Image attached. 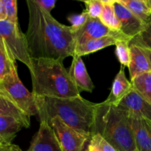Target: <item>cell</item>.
Here are the masks:
<instances>
[{"label": "cell", "mask_w": 151, "mask_h": 151, "mask_svg": "<svg viewBox=\"0 0 151 151\" xmlns=\"http://www.w3.org/2000/svg\"><path fill=\"white\" fill-rule=\"evenodd\" d=\"M26 3L29 23L25 38L31 58L64 60L73 57L76 43L72 26L59 23L32 0H26Z\"/></svg>", "instance_id": "6da1fadb"}, {"label": "cell", "mask_w": 151, "mask_h": 151, "mask_svg": "<svg viewBox=\"0 0 151 151\" xmlns=\"http://www.w3.org/2000/svg\"><path fill=\"white\" fill-rule=\"evenodd\" d=\"M40 122L49 123L52 118H60L66 125L83 134L93 135L94 111L97 103L81 95L71 98L35 97Z\"/></svg>", "instance_id": "7a4b0ae2"}, {"label": "cell", "mask_w": 151, "mask_h": 151, "mask_svg": "<svg viewBox=\"0 0 151 151\" xmlns=\"http://www.w3.org/2000/svg\"><path fill=\"white\" fill-rule=\"evenodd\" d=\"M63 62L50 58H31L29 70L34 96L71 98L81 95Z\"/></svg>", "instance_id": "3957f363"}, {"label": "cell", "mask_w": 151, "mask_h": 151, "mask_svg": "<svg viewBox=\"0 0 151 151\" xmlns=\"http://www.w3.org/2000/svg\"><path fill=\"white\" fill-rule=\"evenodd\" d=\"M94 134L101 135L118 151L137 150L129 114L111 103L104 101L96 105Z\"/></svg>", "instance_id": "277c9868"}, {"label": "cell", "mask_w": 151, "mask_h": 151, "mask_svg": "<svg viewBox=\"0 0 151 151\" xmlns=\"http://www.w3.org/2000/svg\"><path fill=\"white\" fill-rule=\"evenodd\" d=\"M0 88L27 115H38L35 98L32 92H29L22 84L18 75L17 70L6 75L0 81Z\"/></svg>", "instance_id": "5b68a950"}, {"label": "cell", "mask_w": 151, "mask_h": 151, "mask_svg": "<svg viewBox=\"0 0 151 151\" xmlns=\"http://www.w3.org/2000/svg\"><path fill=\"white\" fill-rule=\"evenodd\" d=\"M49 124L54 130L63 151H89L92 135L73 129L58 116L52 118Z\"/></svg>", "instance_id": "8992f818"}, {"label": "cell", "mask_w": 151, "mask_h": 151, "mask_svg": "<svg viewBox=\"0 0 151 151\" xmlns=\"http://www.w3.org/2000/svg\"><path fill=\"white\" fill-rule=\"evenodd\" d=\"M0 38L5 41L16 60L29 69L31 58L28 52L25 34L21 31L19 25L8 20L0 21Z\"/></svg>", "instance_id": "52a82bcc"}, {"label": "cell", "mask_w": 151, "mask_h": 151, "mask_svg": "<svg viewBox=\"0 0 151 151\" xmlns=\"http://www.w3.org/2000/svg\"><path fill=\"white\" fill-rule=\"evenodd\" d=\"M122 34L123 33L120 31H112L103 24L100 19L89 17L87 22L75 32L76 47L91 40L106 35H120Z\"/></svg>", "instance_id": "ba28073f"}, {"label": "cell", "mask_w": 151, "mask_h": 151, "mask_svg": "<svg viewBox=\"0 0 151 151\" xmlns=\"http://www.w3.org/2000/svg\"><path fill=\"white\" fill-rule=\"evenodd\" d=\"M27 151H63L57 136L46 121L40 122L39 129L35 134Z\"/></svg>", "instance_id": "9c48e42d"}, {"label": "cell", "mask_w": 151, "mask_h": 151, "mask_svg": "<svg viewBox=\"0 0 151 151\" xmlns=\"http://www.w3.org/2000/svg\"><path fill=\"white\" fill-rule=\"evenodd\" d=\"M113 7L120 22V32L133 40L144 29L146 24L119 1L115 3Z\"/></svg>", "instance_id": "30bf717a"}, {"label": "cell", "mask_w": 151, "mask_h": 151, "mask_svg": "<svg viewBox=\"0 0 151 151\" xmlns=\"http://www.w3.org/2000/svg\"><path fill=\"white\" fill-rule=\"evenodd\" d=\"M129 114V113H128ZM130 123L138 151H151V126L142 116L129 114Z\"/></svg>", "instance_id": "8fae6325"}, {"label": "cell", "mask_w": 151, "mask_h": 151, "mask_svg": "<svg viewBox=\"0 0 151 151\" xmlns=\"http://www.w3.org/2000/svg\"><path fill=\"white\" fill-rule=\"evenodd\" d=\"M116 106L129 114L138 115L151 120V104L146 101L134 87Z\"/></svg>", "instance_id": "7c38bea8"}, {"label": "cell", "mask_w": 151, "mask_h": 151, "mask_svg": "<svg viewBox=\"0 0 151 151\" xmlns=\"http://www.w3.org/2000/svg\"><path fill=\"white\" fill-rule=\"evenodd\" d=\"M72 58V65L68 71L71 78L80 91L91 92L94 88V85L87 72L82 57L75 55Z\"/></svg>", "instance_id": "4fadbf2b"}, {"label": "cell", "mask_w": 151, "mask_h": 151, "mask_svg": "<svg viewBox=\"0 0 151 151\" xmlns=\"http://www.w3.org/2000/svg\"><path fill=\"white\" fill-rule=\"evenodd\" d=\"M130 49L131 59L128 67L131 80L142 74L151 72L150 62L142 47L136 44L130 43Z\"/></svg>", "instance_id": "5bb4252c"}, {"label": "cell", "mask_w": 151, "mask_h": 151, "mask_svg": "<svg viewBox=\"0 0 151 151\" xmlns=\"http://www.w3.org/2000/svg\"><path fill=\"white\" fill-rule=\"evenodd\" d=\"M122 38H130L127 37L124 34H122L120 35H109L101 37V38H96V39L91 40V41H87V42L84 43L81 45L77 46L76 48H75V55L82 57L83 55L95 52L106 48V47L115 45L116 40L122 39Z\"/></svg>", "instance_id": "9a60e30c"}, {"label": "cell", "mask_w": 151, "mask_h": 151, "mask_svg": "<svg viewBox=\"0 0 151 151\" xmlns=\"http://www.w3.org/2000/svg\"><path fill=\"white\" fill-rule=\"evenodd\" d=\"M133 88V85L125 77L123 66L115 77L113 82L110 95L105 101L111 104L116 105L123 99Z\"/></svg>", "instance_id": "2e32d148"}, {"label": "cell", "mask_w": 151, "mask_h": 151, "mask_svg": "<svg viewBox=\"0 0 151 151\" xmlns=\"http://www.w3.org/2000/svg\"><path fill=\"white\" fill-rule=\"evenodd\" d=\"M26 125L20 121L11 116H0V145L12 144V141L16 137L18 132Z\"/></svg>", "instance_id": "e0dca14e"}, {"label": "cell", "mask_w": 151, "mask_h": 151, "mask_svg": "<svg viewBox=\"0 0 151 151\" xmlns=\"http://www.w3.org/2000/svg\"><path fill=\"white\" fill-rule=\"evenodd\" d=\"M0 116H11L19 119L27 128L30 125V116L19 109L1 88H0Z\"/></svg>", "instance_id": "ac0fdd59"}, {"label": "cell", "mask_w": 151, "mask_h": 151, "mask_svg": "<svg viewBox=\"0 0 151 151\" xmlns=\"http://www.w3.org/2000/svg\"><path fill=\"white\" fill-rule=\"evenodd\" d=\"M16 59L5 41L0 38V81L8 74L17 70Z\"/></svg>", "instance_id": "d6986e66"}, {"label": "cell", "mask_w": 151, "mask_h": 151, "mask_svg": "<svg viewBox=\"0 0 151 151\" xmlns=\"http://www.w3.org/2000/svg\"><path fill=\"white\" fill-rule=\"evenodd\" d=\"M134 89L151 104V72H146L131 80Z\"/></svg>", "instance_id": "ffe728a7"}, {"label": "cell", "mask_w": 151, "mask_h": 151, "mask_svg": "<svg viewBox=\"0 0 151 151\" xmlns=\"http://www.w3.org/2000/svg\"><path fill=\"white\" fill-rule=\"evenodd\" d=\"M119 2L125 5L133 14L135 15L145 24L150 21L151 10L142 0H125Z\"/></svg>", "instance_id": "44dd1931"}, {"label": "cell", "mask_w": 151, "mask_h": 151, "mask_svg": "<svg viewBox=\"0 0 151 151\" xmlns=\"http://www.w3.org/2000/svg\"><path fill=\"white\" fill-rule=\"evenodd\" d=\"M99 19L103 24L112 31H120V22L115 13L113 5L104 4L103 12Z\"/></svg>", "instance_id": "7402d4cb"}, {"label": "cell", "mask_w": 151, "mask_h": 151, "mask_svg": "<svg viewBox=\"0 0 151 151\" xmlns=\"http://www.w3.org/2000/svg\"><path fill=\"white\" fill-rule=\"evenodd\" d=\"M131 40L130 38H122L116 40V55L119 62L123 66H128L131 59V49L130 43Z\"/></svg>", "instance_id": "603a6c76"}, {"label": "cell", "mask_w": 151, "mask_h": 151, "mask_svg": "<svg viewBox=\"0 0 151 151\" xmlns=\"http://www.w3.org/2000/svg\"><path fill=\"white\" fill-rule=\"evenodd\" d=\"M89 151H118L106 139L99 134H94L91 137Z\"/></svg>", "instance_id": "cb8c5ba5"}, {"label": "cell", "mask_w": 151, "mask_h": 151, "mask_svg": "<svg viewBox=\"0 0 151 151\" xmlns=\"http://www.w3.org/2000/svg\"><path fill=\"white\" fill-rule=\"evenodd\" d=\"M131 43L151 50V18L150 21L146 24L144 29L136 38L131 40Z\"/></svg>", "instance_id": "d4e9b609"}, {"label": "cell", "mask_w": 151, "mask_h": 151, "mask_svg": "<svg viewBox=\"0 0 151 151\" xmlns=\"http://www.w3.org/2000/svg\"><path fill=\"white\" fill-rule=\"evenodd\" d=\"M7 11V20L19 24L17 15V0H2Z\"/></svg>", "instance_id": "484cf974"}, {"label": "cell", "mask_w": 151, "mask_h": 151, "mask_svg": "<svg viewBox=\"0 0 151 151\" xmlns=\"http://www.w3.org/2000/svg\"><path fill=\"white\" fill-rule=\"evenodd\" d=\"M86 12L88 13L89 17L99 19L103 12L104 4L98 0H91L88 2L86 3Z\"/></svg>", "instance_id": "4316f807"}, {"label": "cell", "mask_w": 151, "mask_h": 151, "mask_svg": "<svg viewBox=\"0 0 151 151\" xmlns=\"http://www.w3.org/2000/svg\"><path fill=\"white\" fill-rule=\"evenodd\" d=\"M89 18L86 10H84L82 13L78 15H73L68 17V20L72 23V27L75 32L81 27Z\"/></svg>", "instance_id": "83f0119b"}, {"label": "cell", "mask_w": 151, "mask_h": 151, "mask_svg": "<svg viewBox=\"0 0 151 151\" xmlns=\"http://www.w3.org/2000/svg\"><path fill=\"white\" fill-rule=\"evenodd\" d=\"M32 1L49 13H51V11L55 7L56 3V0H32Z\"/></svg>", "instance_id": "f1b7e54d"}, {"label": "cell", "mask_w": 151, "mask_h": 151, "mask_svg": "<svg viewBox=\"0 0 151 151\" xmlns=\"http://www.w3.org/2000/svg\"><path fill=\"white\" fill-rule=\"evenodd\" d=\"M0 151H22L16 145L10 144L7 145H0Z\"/></svg>", "instance_id": "f546056e"}, {"label": "cell", "mask_w": 151, "mask_h": 151, "mask_svg": "<svg viewBox=\"0 0 151 151\" xmlns=\"http://www.w3.org/2000/svg\"><path fill=\"white\" fill-rule=\"evenodd\" d=\"M7 15L2 0H0V21L7 20Z\"/></svg>", "instance_id": "4dcf8cb0"}, {"label": "cell", "mask_w": 151, "mask_h": 151, "mask_svg": "<svg viewBox=\"0 0 151 151\" xmlns=\"http://www.w3.org/2000/svg\"><path fill=\"white\" fill-rule=\"evenodd\" d=\"M142 47V49L143 50V51L145 52V55H146V56L147 57V58H148L149 62H150V64L151 66V50L150 49L147 48V47Z\"/></svg>", "instance_id": "1f68e13d"}, {"label": "cell", "mask_w": 151, "mask_h": 151, "mask_svg": "<svg viewBox=\"0 0 151 151\" xmlns=\"http://www.w3.org/2000/svg\"><path fill=\"white\" fill-rule=\"evenodd\" d=\"M103 4H109V5H114L116 2H117L118 0H98Z\"/></svg>", "instance_id": "d6a6232c"}, {"label": "cell", "mask_w": 151, "mask_h": 151, "mask_svg": "<svg viewBox=\"0 0 151 151\" xmlns=\"http://www.w3.org/2000/svg\"><path fill=\"white\" fill-rule=\"evenodd\" d=\"M145 4L147 5V7L151 10V0H142Z\"/></svg>", "instance_id": "836d02e7"}, {"label": "cell", "mask_w": 151, "mask_h": 151, "mask_svg": "<svg viewBox=\"0 0 151 151\" xmlns=\"http://www.w3.org/2000/svg\"><path fill=\"white\" fill-rule=\"evenodd\" d=\"M76 1H83V2H85V4H86V3L88 2V1H91V0H76Z\"/></svg>", "instance_id": "e575fe53"}, {"label": "cell", "mask_w": 151, "mask_h": 151, "mask_svg": "<svg viewBox=\"0 0 151 151\" xmlns=\"http://www.w3.org/2000/svg\"><path fill=\"white\" fill-rule=\"evenodd\" d=\"M147 122H148V123L150 124V125L151 126V120H148V119H147Z\"/></svg>", "instance_id": "d590c367"}, {"label": "cell", "mask_w": 151, "mask_h": 151, "mask_svg": "<svg viewBox=\"0 0 151 151\" xmlns=\"http://www.w3.org/2000/svg\"><path fill=\"white\" fill-rule=\"evenodd\" d=\"M125 1V0H118V1Z\"/></svg>", "instance_id": "8d00e7d4"}, {"label": "cell", "mask_w": 151, "mask_h": 151, "mask_svg": "<svg viewBox=\"0 0 151 151\" xmlns=\"http://www.w3.org/2000/svg\"><path fill=\"white\" fill-rule=\"evenodd\" d=\"M134 151H138V150H134Z\"/></svg>", "instance_id": "74e56055"}]
</instances>
